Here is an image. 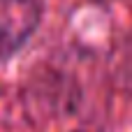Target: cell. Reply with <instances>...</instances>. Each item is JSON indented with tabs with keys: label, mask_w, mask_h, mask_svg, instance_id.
Wrapping results in <instances>:
<instances>
[{
	"label": "cell",
	"mask_w": 132,
	"mask_h": 132,
	"mask_svg": "<svg viewBox=\"0 0 132 132\" xmlns=\"http://www.w3.org/2000/svg\"><path fill=\"white\" fill-rule=\"evenodd\" d=\"M37 23V0H0V67L23 46Z\"/></svg>",
	"instance_id": "obj_1"
},
{
	"label": "cell",
	"mask_w": 132,
	"mask_h": 132,
	"mask_svg": "<svg viewBox=\"0 0 132 132\" xmlns=\"http://www.w3.org/2000/svg\"><path fill=\"white\" fill-rule=\"evenodd\" d=\"M128 81H130V88H132V58H130V65H128Z\"/></svg>",
	"instance_id": "obj_2"
}]
</instances>
